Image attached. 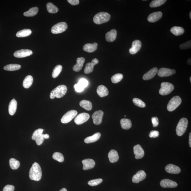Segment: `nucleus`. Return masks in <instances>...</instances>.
Masks as SVG:
<instances>
[{
	"mask_svg": "<svg viewBox=\"0 0 191 191\" xmlns=\"http://www.w3.org/2000/svg\"><path fill=\"white\" fill-rule=\"evenodd\" d=\"M42 177V169L40 165L37 162H34L29 171V178L31 180L38 181L40 180Z\"/></svg>",
	"mask_w": 191,
	"mask_h": 191,
	"instance_id": "f257e3e1",
	"label": "nucleus"
},
{
	"mask_svg": "<svg viewBox=\"0 0 191 191\" xmlns=\"http://www.w3.org/2000/svg\"><path fill=\"white\" fill-rule=\"evenodd\" d=\"M67 88L65 85H60L54 89L51 92L50 98L54 99L56 97L57 98H61L65 96L67 93Z\"/></svg>",
	"mask_w": 191,
	"mask_h": 191,
	"instance_id": "f03ea898",
	"label": "nucleus"
},
{
	"mask_svg": "<svg viewBox=\"0 0 191 191\" xmlns=\"http://www.w3.org/2000/svg\"><path fill=\"white\" fill-rule=\"evenodd\" d=\"M110 18L111 15L108 13L101 12L96 15L93 17V21L95 24H100L108 22Z\"/></svg>",
	"mask_w": 191,
	"mask_h": 191,
	"instance_id": "7ed1b4c3",
	"label": "nucleus"
},
{
	"mask_svg": "<svg viewBox=\"0 0 191 191\" xmlns=\"http://www.w3.org/2000/svg\"><path fill=\"white\" fill-rule=\"evenodd\" d=\"M188 125V121L187 118H181L176 128V133L178 136H181L185 132Z\"/></svg>",
	"mask_w": 191,
	"mask_h": 191,
	"instance_id": "20e7f679",
	"label": "nucleus"
},
{
	"mask_svg": "<svg viewBox=\"0 0 191 191\" xmlns=\"http://www.w3.org/2000/svg\"><path fill=\"white\" fill-rule=\"evenodd\" d=\"M182 99L180 97L174 96L171 99L167 106V109L169 112H172L175 110L182 103Z\"/></svg>",
	"mask_w": 191,
	"mask_h": 191,
	"instance_id": "39448f33",
	"label": "nucleus"
},
{
	"mask_svg": "<svg viewBox=\"0 0 191 191\" xmlns=\"http://www.w3.org/2000/svg\"><path fill=\"white\" fill-rule=\"evenodd\" d=\"M174 89V86L172 84L168 82H163L161 84L159 93L161 95H167L170 94Z\"/></svg>",
	"mask_w": 191,
	"mask_h": 191,
	"instance_id": "423d86ee",
	"label": "nucleus"
},
{
	"mask_svg": "<svg viewBox=\"0 0 191 191\" xmlns=\"http://www.w3.org/2000/svg\"><path fill=\"white\" fill-rule=\"evenodd\" d=\"M68 28L67 24L65 22H61L54 25L51 29L52 33L57 34L61 33L66 30Z\"/></svg>",
	"mask_w": 191,
	"mask_h": 191,
	"instance_id": "0eeeda50",
	"label": "nucleus"
},
{
	"mask_svg": "<svg viewBox=\"0 0 191 191\" xmlns=\"http://www.w3.org/2000/svg\"><path fill=\"white\" fill-rule=\"evenodd\" d=\"M78 112L75 110H70L63 115L61 119V122L63 123H68L75 118Z\"/></svg>",
	"mask_w": 191,
	"mask_h": 191,
	"instance_id": "6e6552de",
	"label": "nucleus"
},
{
	"mask_svg": "<svg viewBox=\"0 0 191 191\" xmlns=\"http://www.w3.org/2000/svg\"><path fill=\"white\" fill-rule=\"evenodd\" d=\"M90 118V115L89 114L83 113L80 114L75 119V122L78 125L83 124L86 122Z\"/></svg>",
	"mask_w": 191,
	"mask_h": 191,
	"instance_id": "1a4fd4ad",
	"label": "nucleus"
},
{
	"mask_svg": "<svg viewBox=\"0 0 191 191\" xmlns=\"http://www.w3.org/2000/svg\"><path fill=\"white\" fill-rule=\"evenodd\" d=\"M176 70H172L165 68H162L158 70V75L159 76L163 77H169L175 74Z\"/></svg>",
	"mask_w": 191,
	"mask_h": 191,
	"instance_id": "9d476101",
	"label": "nucleus"
},
{
	"mask_svg": "<svg viewBox=\"0 0 191 191\" xmlns=\"http://www.w3.org/2000/svg\"><path fill=\"white\" fill-rule=\"evenodd\" d=\"M103 114V112L101 110L95 112L93 113L92 118L94 124L96 125L101 124L102 121Z\"/></svg>",
	"mask_w": 191,
	"mask_h": 191,
	"instance_id": "9b49d317",
	"label": "nucleus"
},
{
	"mask_svg": "<svg viewBox=\"0 0 191 191\" xmlns=\"http://www.w3.org/2000/svg\"><path fill=\"white\" fill-rule=\"evenodd\" d=\"M32 54L33 52L32 50L29 49H21L16 51L14 52V55L15 57L17 58H24L29 56Z\"/></svg>",
	"mask_w": 191,
	"mask_h": 191,
	"instance_id": "f8f14e48",
	"label": "nucleus"
},
{
	"mask_svg": "<svg viewBox=\"0 0 191 191\" xmlns=\"http://www.w3.org/2000/svg\"><path fill=\"white\" fill-rule=\"evenodd\" d=\"M146 177V174L144 171H139L133 176L132 181L133 183H138L141 181L144 180Z\"/></svg>",
	"mask_w": 191,
	"mask_h": 191,
	"instance_id": "ddd939ff",
	"label": "nucleus"
},
{
	"mask_svg": "<svg viewBox=\"0 0 191 191\" xmlns=\"http://www.w3.org/2000/svg\"><path fill=\"white\" fill-rule=\"evenodd\" d=\"M142 47V43L140 41L136 40L133 41L132 44V47L129 50L130 54L134 55L140 50Z\"/></svg>",
	"mask_w": 191,
	"mask_h": 191,
	"instance_id": "4468645a",
	"label": "nucleus"
},
{
	"mask_svg": "<svg viewBox=\"0 0 191 191\" xmlns=\"http://www.w3.org/2000/svg\"><path fill=\"white\" fill-rule=\"evenodd\" d=\"M161 187L164 188H174L177 187L178 184L174 181L169 179H164L161 181L160 183Z\"/></svg>",
	"mask_w": 191,
	"mask_h": 191,
	"instance_id": "2eb2a0df",
	"label": "nucleus"
},
{
	"mask_svg": "<svg viewBox=\"0 0 191 191\" xmlns=\"http://www.w3.org/2000/svg\"><path fill=\"white\" fill-rule=\"evenodd\" d=\"M133 152L135 155V158L137 159L142 158L144 156V151L139 144L137 145L134 146Z\"/></svg>",
	"mask_w": 191,
	"mask_h": 191,
	"instance_id": "dca6fc26",
	"label": "nucleus"
},
{
	"mask_svg": "<svg viewBox=\"0 0 191 191\" xmlns=\"http://www.w3.org/2000/svg\"><path fill=\"white\" fill-rule=\"evenodd\" d=\"M162 16V13L161 11H158L151 13L148 16L147 20L149 22H155L161 19Z\"/></svg>",
	"mask_w": 191,
	"mask_h": 191,
	"instance_id": "f3484780",
	"label": "nucleus"
},
{
	"mask_svg": "<svg viewBox=\"0 0 191 191\" xmlns=\"http://www.w3.org/2000/svg\"><path fill=\"white\" fill-rule=\"evenodd\" d=\"M99 61L98 59H94L90 63H87L86 65L84 72L85 74H88L91 73L93 70L94 66L98 63Z\"/></svg>",
	"mask_w": 191,
	"mask_h": 191,
	"instance_id": "a211bd4d",
	"label": "nucleus"
},
{
	"mask_svg": "<svg viewBox=\"0 0 191 191\" xmlns=\"http://www.w3.org/2000/svg\"><path fill=\"white\" fill-rule=\"evenodd\" d=\"M165 170L167 173L171 174H178L181 170L178 166L172 164H169L166 166Z\"/></svg>",
	"mask_w": 191,
	"mask_h": 191,
	"instance_id": "6ab92c4d",
	"label": "nucleus"
},
{
	"mask_svg": "<svg viewBox=\"0 0 191 191\" xmlns=\"http://www.w3.org/2000/svg\"><path fill=\"white\" fill-rule=\"evenodd\" d=\"M83 164V169L84 170H88L93 168L95 165V161L93 159H88L82 161Z\"/></svg>",
	"mask_w": 191,
	"mask_h": 191,
	"instance_id": "aec40b11",
	"label": "nucleus"
},
{
	"mask_svg": "<svg viewBox=\"0 0 191 191\" xmlns=\"http://www.w3.org/2000/svg\"><path fill=\"white\" fill-rule=\"evenodd\" d=\"M158 70L156 67H154V68L151 69L148 72H146L143 75V79L145 80H148L153 78L156 74L158 73Z\"/></svg>",
	"mask_w": 191,
	"mask_h": 191,
	"instance_id": "412c9836",
	"label": "nucleus"
},
{
	"mask_svg": "<svg viewBox=\"0 0 191 191\" xmlns=\"http://www.w3.org/2000/svg\"><path fill=\"white\" fill-rule=\"evenodd\" d=\"M85 59L84 57H78L77 60V63L74 66L73 69L74 71L78 72L83 68Z\"/></svg>",
	"mask_w": 191,
	"mask_h": 191,
	"instance_id": "4be33fe9",
	"label": "nucleus"
},
{
	"mask_svg": "<svg viewBox=\"0 0 191 191\" xmlns=\"http://www.w3.org/2000/svg\"><path fill=\"white\" fill-rule=\"evenodd\" d=\"M117 36V31L116 29H112L107 33L106 34V39L108 42H113L116 40Z\"/></svg>",
	"mask_w": 191,
	"mask_h": 191,
	"instance_id": "5701e85b",
	"label": "nucleus"
},
{
	"mask_svg": "<svg viewBox=\"0 0 191 191\" xmlns=\"http://www.w3.org/2000/svg\"><path fill=\"white\" fill-rule=\"evenodd\" d=\"M98 46V44L96 43L93 44H86L83 46V50L86 52H93L97 50Z\"/></svg>",
	"mask_w": 191,
	"mask_h": 191,
	"instance_id": "b1692460",
	"label": "nucleus"
},
{
	"mask_svg": "<svg viewBox=\"0 0 191 191\" xmlns=\"http://www.w3.org/2000/svg\"><path fill=\"white\" fill-rule=\"evenodd\" d=\"M97 92L99 96L101 98L106 96L109 94L108 89L103 85H100L98 87Z\"/></svg>",
	"mask_w": 191,
	"mask_h": 191,
	"instance_id": "393cba45",
	"label": "nucleus"
},
{
	"mask_svg": "<svg viewBox=\"0 0 191 191\" xmlns=\"http://www.w3.org/2000/svg\"><path fill=\"white\" fill-rule=\"evenodd\" d=\"M108 157L110 162L114 163L117 162L119 159V156L117 151L114 150H112L109 153Z\"/></svg>",
	"mask_w": 191,
	"mask_h": 191,
	"instance_id": "a878e982",
	"label": "nucleus"
},
{
	"mask_svg": "<svg viewBox=\"0 0 191 191\" xmlns=\"http://www.w3.org/2000/svg\"><path fill=\"white\" fill-rule=\"evenodd\" d=\"M101 136V134L99 132L95 133L93 136L88 137L85 138L84 142L85 143H93L98 141Z\"/></svg>",
	"mask_w": 191,
	"mask_h": 191,
	"instance_id": "bb28decb",
	"label": "nucleus"
},
{
	"mask_svg": "<svg viewBox=\"0 0 191 191\" xmlns=\"http://www.w3.org/2000/svg\"><path fill=\"white\" fill-rule=\"evenodd\" d=\"M17 102L16 100L13 99L11 100L9 106V113L11 116H13L15 114L17 109Z\"/></svg>",
	"mask_w": 191,
	"mask_h": 191,
	"instance_id": "cd10ccee",
	"label": "nucleus"
},
{
	"mask_svg": "<svg viewBox=\"0 0 191 191\" xmlns=\"http://www.w3.org/2000/svg\"><path fill=\"white\" fill-rule=\"evenodd\" d=\"M120 122L121 128L123 129H129L132 126L131 120L128 119H123L121 120Z\"/></svg>",
	"mask_w": 191,
	"mask_h": 191,
	"instance_id": "c85d7f7f",
	"label": "nucleus"
},
{
	"mask_svg": "<svg viewBox=\"0 0 191 191\" xmlns=\"http://www.w3.org/2000/svg\"><path fill=\"white\" fill-rule=\"evenodd\" d=\"M33 79L32 76L27 75L25 77L23 81V86L26 89L30 88L33 83Z\"/></svg>",
	"mask_w": 191,
	"mask_h": 191,
	"instance_id": "c756f323",
	"label": "nucleus"
},
{
	"mask_svg": "<svg viewBox=\"0 0 191 191\" xmlns=\"http://www.w3.org/2000/svg\"><path fill=\"white\" fill-rule=\"evenodd\" d=\"M171 32L176 36H179L183 34L184 29L183 28L178 26H174L171 29Z\"/></svg>",
	"mask_w": 191,
	"mask_h": 191,
	"instance_id": "7c9ffc66",
	"label": "nucleus"
},
{
	"mask_svg": "<svg viewBox=\"0 0 191 191\" xmlns=\"http://www.w3.org/2000/svg\"><path fill=\"white\" fill-rule=\"evenodd\" d=\"M79 105L82 107L87 110V111H90L92 109V107H93L91 102L87 101V100H82L80 102Z\"/></svg>",
	"mask_w": 191,
	"mask_h": 191,
	"instance_id": "2f4dec72",
	"label": "nucleus"
},
{
	"mask_svg": "<svg viewBox=\"0 0 191 191\" xmlns=\"http://www.w3.org/2000/svg\"><path fill=\"white\" fill-rule=\"evenodd\" d=\"M39 9L37 7H34L31 8L29 10L24 13V15L26 17H32L37 14Z\"/></svg>",
	"mask_w": 191,
	"mask_h": 191,
	"instance_id": "473e14b6",
	"label": "nucleus"
},
{
	"mask_svg": "<svg viewBox=\"0 0 191 191\" xmlns=\"http://www.w3.org/2000/svg\"><path fill=\"white\" fill-rule=\"evenodd\" d=\"M32 33V31L30 29H24L18 32L16 36L17 37H25L30 35Z\"/></svg>",
	"mask_w": 191,
	"mask_h": 191,
	"instance_id": "72a5a7b5",
	"label": "nucleus"
},
{
	"mask_svg": "<svg viewBox=\"0 0 191 191\" xmlns=\"http://www.w3.org/2000/svg\"><path fill=\"white\" fill-rule=\"evenodd\" d=\"M21 68V66L18 64H11L5 66L4 69L7 71H15L20 70Z\"/></svg>",
	"mask_w": 191,
	"mask_h": 191,
	"instance_id": "f704fd0d",
	"label": "nucleus"
},
{
	"mask_svg": "<svg viewBox=\"0 0 191 191\" xmlns=\"http://www.w3.org/2000/svg\"><path fill=\"white\" fill-rule=\"evenodd\" d=\"M47 10L52 14H55L59 11L58 8L52 3H48L47 4Z\"/></svg>",
	"mask_w": 191,
	"mask_h": 191,
	"instance_id": "c9c22d12",
	"label": "nucleus"
},
{
	"mask_svg": "<svg viewBox=\"0 0 191 191\" xmlns=\"http://www.w3.org/2000/svg\"><path fill=\"white\" fill-rule=\"evenodd\" d=\"M9 165L11 169H16L19 168L20 167V163L17 160L12 158L10 159Z\"/></svg>",
	"mask_w": 191,
	"mask_h": 191,
	"instance_id": "e433bc0d",
	"label": "nucleus"
},
{
	"mask_svg": "<svg viewBox=\"0 0 191 191\" xmlns=\"http://www.w3.org/2000/svg\"><path fill=\"white\" fill-rule=\"evenodd\" d=\"M166 1V0H154L151 1L149 6L151 8L159 7L163 5Z\"/></svg>",
	"mask_w": 191,
	"mask_h": 191,
	"instance_id": "4c0bfd02",
	"label": "nucleus"
},
{
	"mask_svg": "<svg viewBox=\"0 0 191 191\" xmlns=\"http://www.w3.org/2000/svg\"><path fill=\"white\" fill-rule=\"evenodd\" d=\"M62 70V67L61 65H58L54 68L52 73V77L53 78H57L58 76Z\"/></svg>",
	"mask_w": 191,
	"mask_h": 191,
	"instance_id": "58836bf2",
	"label": "nucleus"
},
{
	"mask_svg": "<svg viewBox=\"0 0 191 191\" xmlns=\"http://www.w3.org/2000/svg\"><path fill=\"white\" fill-rule=\"evenodd\" d=\"M123 78V75L122 74L118 73L113 75L111 79L113 83L116 84L121 82Z\"/></svg>",
	"mask_w": 191,
	"mask_h": 191,
	"instance_id": "ea45409f",
	"label": "nucleus"
},
{
	"mask_svg": "<svg viewBox=\"0 0 191 191\" xmlns=\"http://www.w3.org/2000/svg\"><path fill=\"white\" fill-rule=\"evenodd\" d=\"M52 158L55 160L60 162H63L64 160V156L63 155L59 152L54 153L53 155H52Z\"/></svg>",
	"mask_w": 191,
	"mask_h": 191,
	"instance_id": "a19ab883",
	"label": "nucleus"
},
{
	"mask_svg": "<svg viewBox=\"0 0 191 191\" xmlns=\"http://www.w3.org/2000/svg\"><path fill=\"white\" fill-rule=\"evenodd\" d=\"M133 102L136 106L139 107L144 108L146 107L145 103L139 98H133Z\"/></svg>",
	"mask_w": 191,
	"mask_h": 191,
	"instance_id": "79ce46f5",
	"label": "nucleus"
},
{
	"mask_svg": "<svg viewBox=\"0 0 191 191\" xmlns=\"http://www.w3.org/2000/svg\"><path fill=\"white\" fill-rule=\"evenodd\" d=\"M102 179L101 178L97 179H93V180H91L88 182V184L89 185L91 186H95L99 185L102 182Z\"/></svg>",
	"mask_w": 191,
	"mask_h": 191,
	"instance_id": "37998d69",
	"label": "nucleus"
},
{
	"mask_svg": "<svg viewBox=\"0 0 191 191\" xmlns=\"http://www.w3.org/2000/svg\"><path fill=\"white\" fill-rule=\"evenodd\" d=\"M44 130L42 128H39L36 130L33 133L32 138L33 140H36V138L40 135L43 134Z\"/></svg>",
	"mask_w": 191,
	"mask_h": 191,
	"instance_id": "c03bdc74",
	"label": "nucleus"
},
{
	"mask_svg": "<svg viewBox=\"0 0 191 191\" xmlns=\"http://www.w3.org/2000/svg\"><path fill=\"white\" fill-rule=\"evenodd\" d=\"M179 47L182 50H184V49H190L191 47V40L188 41L184 43L181 44L179 46Z\"/></svg>",
	"mask_w": 191,
	"mask_h": 191,
	"instance_id": "a18cd8bd",
	"label": "nucleus"
},
{
	"mask_svg": "<svg viewBox=\"0 0 191 191\" xmlns=\"http://www.w3.org/2000/svg\"><path fill=\"white\" fill-rule=\"evenodd\" d=\"M78 84L82 88L84 89L88 85V82L85 79H82L79 81Z\"/></svg>",
	"mask_w": 191,
	"mask_h": 191,
	"instance_id": "49530a36",
	"label": "nucleus"
},
{
	"mask_svg": "<svg viewBox=\"0 0 191 191\" xmlns=\"http://www.w3.org/2000/svg\"><path fill=\"white\" fill-rule=\"evenodd\" d=\"M44 138L43 137V134L40 135L36 139V142L38 145L40 146L42 144L44 140Z\"/></svg>",
	"mask_w": 191,
	"mask_h": 191,
	"instance_id": "de8ad7c7",
	"label": "nucleus"
},
{
	"mask_svg": "<svg viewBox=\"0 0 191 191\" xmlns=\"http://www.w3.org/2000/svg\"><path fill=\"white\" fill-rule=\"evenodd\" d=\"M159 133L157 131H152L151 132L149 136L151 138H156L159 136Z\"/></svg>",
	"mask_w": 191,
	"mask_h": 191,
	"instance_id": "09e8293b",
	"label": "nucleus"
},
{
	"mask_svg": "<svg viewBox=\"0 0 191 191\" xmlns=\"http://www.w3.org/2000/svg\"><path fill=\"white\" fill-rule=\"evenodd\" d=\"M151 121L153 125V126L154 127H156L158 125L159 122L158 119L157 117H153L151 119Z\"/></svg>",
	"mask_w": 191,
	"mask_h": 191,
	"instance_id": "8fccbe9b",
	"label": "nucleus"
},
{
	"mask_svg": "<svg viewBox=\"0 0 191 191\" xmlns=\"http://www.w3.org/2000/svg\"><path fill=\"white\" fill-rule=\"evenodd\" d=\"M15 187L14 186L11 185H6L3 189V191H14Z\"/></svg>",
	"mask_w": 191,
	"mask_h": 191,
	"instance_id": "3c124183",
	"label": "nucleus"
},
{
	"mask_svg": "<svg viewBox=\"0 0 191 191\" xmlns=\"http://www.w3.org/2000/svg\"><path fill=\"white\" fill-rule=\"evenodd\" d=\"M74 88H75L76 91L78 92V93L82 92L84 89L82 88L81 86H80L78 84H75L74 85Z\"/></svg>",
	"mask_w": 191,
	"mask_h": 191,
	"instance_id": "603ef678",
	"label": "nucleus"
},
{
	"mask_svg": "<svg viewBox=\"0 0 191 191\" xmlns=\"http://www.w3.org/2000/svg\"><path fill=\"white\" fill-rule=\"evenodd\" d=\"M69 3L73 6L77 5L79 3V0H68L67 1Z\"/></svg>",
	"mask_w": 191,
	"mask_h": 191,
	"instance_id": "864d4df0",
	"label": "nucleus"
},
{
	"mask_svg": "<svg viewBox=\"0 0 191 191\" xmlns=\"http://www.w3.org/2000/svg\"><path fill=\"white\" fill-rule=\"evenodd\" d=\"M189 144L190 147H191V133H190L189 136Z\"/></svg>",
	"mask_w": 191,
	"mask_h": 191,
	"instance_id": "5fc2aeb1",
	"label": "nucleus"
},
{
	"mask_svg": "<svg viewBox=\"0 0 191 191\" xmlns=\"http://www.w3.org/2000/svg\"><path fill=\"white\" fill-rule=\"evenodd\" d=\"M43 137L44 138V139H48L49 138V136L48 134H43Z\"/></svg>",
	"mask_w": 191,
	"mask_h": 191,
	"instance_id": "6e6d98bb",
	"label": "nucleus"
},
{
	"mask_svg": "<svg viewBox=\"0 0 191 191\" xmlns=\"http://www.w3.org/2000/svg\"><path fill=\"white\" fill-rule=\"evenodd\" d=\"M187 63L189 65H191V58L189 59L187 61Z\"/></svg>",
	"mask_w": 191,
	"mask_h": 191,
	"instance_id": "4d7b16f0",
	"label": "nucleus"
},
{
	"mask_svg": "<svg viewBox=\"0 0 191 191\" xmlns=\"http://www.w3.org/2000/svg\"><path fill=\"white\" fill-rule=\"evenodd\" d=\"M59 191H67L66 189L65 188H62Z\"/></svg>",
	"mask_w": 191,
	"mask_h": 191,
	"instance_id": "13d9d810",
	"label": "nucleus"
},
{
	"mask_svg": "<svg viewBox=\"0 0 191 191\" xmlns=\"http://www.w3.org/2000/svg\"><path fill=\"white\" fill-rule=\"evenodd\" d=\"M189 16H190V19H191V12L190 11V14H189Z\"/></svg>",
	"mask_w": 191,
	"mask_h": 191,
	"instance_id": "bf43d9fd",
	"label": "nucleus"
},
{
	"mask_svg": "<svg viewBox=\"0 0 191 191\" xmlns=\"http://www.w3.org/2000/svg\"><path fill=\"white\" fill-rule=\"evenodd\" d=\"M190 83H191V77L190 78Z\"/></svg>",
	"mask_w": 191,
	"mask_h": 191,
	"instance_id": "052dcab7",
	"label": "nucleus"
},
{
	"mask_svg": "<svg viewBox=\"0 0 191 191\" xmlns=\"http://www.w3.org/2000/svg\"><path fill=\"white\" fill-rule=\"evenodd\" d=\"M125 116V117H126V116Z\"/></svg>",
	"mask_w": 191,
	"mask_h": 191,
	"instance_id": "680f3d73",
	"label": "nucleus"
}]
</instances>
